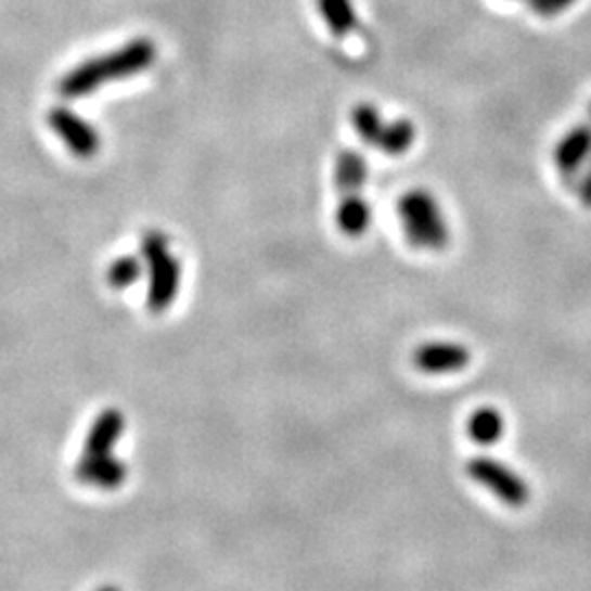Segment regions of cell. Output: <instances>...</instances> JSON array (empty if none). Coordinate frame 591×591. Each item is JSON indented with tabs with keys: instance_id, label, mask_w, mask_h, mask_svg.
Wrapping results in <instances>:
<instances>
[{
	"instance_id": "8fae6325",
	"label": "cell",
	"mask_w": 591,
	"mask_h": 591,
	"mask_svg": "<svg viewBox=\"0 0 591 591\" xmlns=\"http://www.w3.org/2000/svg\"><path fill=\"white\" fill-rule=\"evenodd\" d=\"M335 221L346 236L358 240V236H362L371 228V221H373L371 204L367 202V197H362V193L342 195L335 210Z\"/></svg>"
},
{
	"instance_id": "52a82bcc",
	"label": "cell",
	"mask_w": 591,
	"mask_h": 591,
	"mask_svg": "<svg viewBox=\"0 0 591 591\" xmlns=\"http://www.w3.org/2000/svg\"><path fill=\"white\" fill-rule=\"evenodd\" d=\"M468 362V348L458 342H425L414 350V367L425 375L460 373Z\"/></svg>"
},
{
	"instance_id": "3957f363",
	"label": "cell",
	"mask_w": 591,
	"mask_h": 591,
	"mask_svg": "<svg viewBox=\"0 0 591 591\" xmlns=\"http://www.w3.org/2000/svg\"><path fill=\"white\" fill-rule=\"evenodd\" d=\"M141 255L150 277L147 285V307L152 313L167 311L178 298L182 283V266L174 250L169 248L167 236L158 230H150L143 236Z\"/></svg>"
},
{
	"instance_id": "ac0fdd59",
	"label": "cell",
	"mask_w": 591,
	"mask_h": 591,
	"mask_svg": "<svg viewBox=\"0 0 591 591\" xmlns=\"http://www.w3.org/2000/svg\"><path fill=\"white\" fill-rule=\"evenodd\" d=\"M99 591H121V589H116V587H103V589H99Z\"/></svg>"
},
{
	"instance_id": "5bb4252c",
	"label": "cell",
	"mask_w": 591,
	"mask_h": 591,
	"mask_svg": "<svg viewBox=\"0 0 591 591\" xmlns=\"http://www.w3.org/2000/svg\"><path fill=\"white\" fill-rule=\"evenodd\" d=\"M318 12L335 38H348L358 29V12L352 0H318Z\"/></svg>"
},
{
	"instance_id": "277c9868",
	"label": "cell",
	"mask_w": 591,
	"mask_h": 591,
	"mask_svg": "<svg viewBox=\"0 0 591 591\" xmlns=\"http://www.w3.org/2000/svg\"><path fill=\"white\" fill-rule=\"evenodd\" d=\"M350 121L358 137L386 156H403L416 141V128L410 118L386 121L380 107L373 103H360L350 112Z\"/></svg>"
},
{
	"instance_id": "ba28073f",
	"label": "cell",
	"mask_w": 591,
	"mask_h": 591,
	"mask_svg": "<svg viewBox=\"0 0 591 591\" xmlns=\"http://www.w3.org/2000/svg\"><path fill=\"white\" fill-rule=\"evenodd\" d=\"M75 476L81 485L101 491H114L128 478V464L110 453H83L75 466Z\"/></svg>"
},
{
	"instance_id": "e0dca14e",
	"label": "cell",
	"mask_w": 591,
	"mask_h": 591,
	"mask_svg": "<svg viewBox=\"0 0 591 591\" xmlns=\"http://www.w3.org/2000/svg\"><path fill=\"white\" fill-rule=\"evenodd\" d=\"M576 193H578V200L584 208H591V158L589 163L582 167V174L578 178V184H576Z\"/></svg>"
},
{
	"instance_id": "d6986e66",
	"label": "cell",
	"mask_w": 591,
	"mask_h": 591,
	"mask_svg": "<svg viewBox=\"0 0 591 591\" xmlns=\"http://www.w3.org/2000/svg\"><path fill=\"white\" fill-rule=\"evenodd\" d=\"M589 118H591V103H589Z\"/></svg>"
},
{
	"instance_id": "9c48e42d",
	"label": "cell",
	"mask_w": 591,
	"mask_h": 591,
	"mask_svg": "<svg viewBox=\"0 0 591 591\" xmlns=\"http://www.w3.org/2000/svg\"><path fill=\"white\" fill-rule=\"evenodd\" d=\"M591 158V124H580L569 128L554 145L552 160L558 174L574 176Z\"/></svg>"
},
{
	"instance_id": "7c38bea8",
	"label": "cell",
	"mask_w": 591,
	"mask_h": 591,
	"mask_svg": "<svg viewBox=\"0 0 591 591\" xmlns=\"http://www.w3.org/2000/svg\"><path fill=\"white\" fill-rule=\"evenodd\" d=\"M333 178H335V187H337L339 195L362 193V189L367 187V180H369V160L360 152L344 150V152H339V156L335 160Z\"/></svg>"
},
{
	"instance_id": "5b68a950",
	"label": "cell",
	"mask_w": 591,
	"mask_h": 591,
	"mask_svg": "<svg viewBox=\"0 0 591 591\" xmlns=\"http://www.w3.org/2000/svg\"><path fill=\"white\" fill-rule=\"evenodd\" d=\"M466 476L493 493L504 506L522 509L530 502V487L515 468L491 455H476L466 462Z\"/></svg>"
},
{
	"instance_id": "9a60e30c",
	"label": "cell",
	"mask_w": 591,
	"mask_h": 591,
	"mask_svg": "<svg viewBox=\"0 0 591 591\" xmlns=\"http://www.w3.org/2000/svg\"><path fill=\"white\" fill-rule=\"evenodd\" d=\"M145 272H147V270H145L143 257L128 255V257L116 259V261L110 266V270H107V283H110L114 290H128V287H132L137 281H141Z\"/></svg>"
},
{
	"instance_id": "4fadbf2b",
	"label": "cell",
	"mask_w": 591,
	"mask_h": 591,
	"mask_svg": "<svg viewBox=\"0 0 591 591\" xmlns=\"http://www.w3.org/2000/svg\"><path fill=\"white\" fill-rule=\"evenodd\" d=\"M506 432V421L498 408L483 406L476 412H473L466 421V434L471 436L473 442L478 445H496Z\"/></svg>"
},
{
	"instance_id": "7a4b0ae2",
	"label": "cell",
	"mask_w": 591,
	"mask_h": 591,
	"mask_svg": "<svg viewBox=\"0 0 591 591\" xmlns=\"http://www.w3.org/2000/svg\"><path fill=\"white\" fill-rule=\"evenodd\" d=\"M406 240L416 250H442L449 244V226L438 200L427 189H412L397 202Z\"/></svg>"
},
{
	"instance_id": "30bf717a",
	"label": "cell",
	"mask_w": 591,
	"mask_h": 591,
	"mask_svg": "<svg viewBox=\"0 0 591 591\" xmlns=\"http://www.w3.org/2000/svg\"><path fill=\"white\" fill-rule=\"evenodd\" d=\"M126 432V416L121 410H103L94 423L90 425V432L83 442L86 453H110L112 447L121 440Z\"/></svg>"
},
{
	"instance_id": "6da1fadb",
	"label": "cell",
	"mask_w": 591,
	"mask_h": 591,
	"mask_svg": "<svg viewBox=\"0 0 591 591\" xmlns=\"http://www.w3.org/2000/svg\"><path fill=\"white\" fill-rule=\"evenodd\" d=\"M156 55L158 51L152 40L147 38L132 40L121 49L86 60L73 70H68L60 79V94L64 99L88 97L107 83L124 81L128 77L145 73L156 62Z\"/></svg>"
},
{
	"instance_id": "2e32d148",
	"label": "cell",
	"mask_w": 591,
	"mask_h": 591,
	"mask_svg": "<svg viewBox=\"0 0 591 591\" xmlns=\"http://www.w3.org/2000/svg\"><path fill=\"white\" fill-rule=\"evenodd\" d=\"M578 0H528V5L535 14L550 18V16H558L565 10H569Z\"/></svg>"
},
{
	"instance_id": "8992f818",
	"label": "cell",
	"mask_w": 591,
	"mask_h": 591,
	"mask_svg": "<svg viewBox=\"0 0 591 591\" xmlns=\"http://www.w3.org/2000/svg\"><path fill=\"white\" fill-rule=\"evenodd\" d=\"M53 134L66 145V150L77 158H92L99 154L101 137L99 132L70 107H53L47 116Z\"/></svg>"
}]
</instances>
